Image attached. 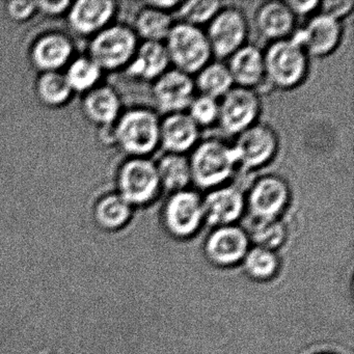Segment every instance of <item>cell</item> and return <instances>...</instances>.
<instances>
[{"label": "cell", "instance_id": "cell-7", "mask_svg": "<svg viewBox=\"0 0 354 354\" xmlns=\"http://www.w3.org/2000/svg\"><path fill=\"white\" fill-rule=\"evenodd\" d=\"M205 32L213 57L227 59L246 45L248 18L240 8L223 7L207 26Z\"/></svg>", "mask_w": 354, "mask_h": 354}, {"label": "cell", "instance_id": "cell-32", "mask_svg": "<svg viewBox=\"0 0 354 354\" xmlns=\"http://www.w3.org/2000/svg\"><path fill=\"white\" fill-rule=\"evenodd\" d=\"M186 113L198 128L209 127L218 122V100L204 95H196Z\"/></svg>", "mask_w": 354, "mask_h": 354}, {"label": "cell", "instance_id": "cell-18", "mask_svg": "<svg viewBox=\"0 0 354 354\" xmlns=\"http://www.w3.org/2000/svg\"><path fill=\"white\" fill-rule=\"evenodd\" d=\"M227 69L234 86L256 91L266 82L264 51L246 44L227 59Z\"/></svg>", "mask_w": 354, "mask_h": 354}, {"label": "cell", "instance_id": "cell-15", "mask_svg": "<svg viewBox=\"0 0 354 354\" xmlns=\"http://www.w3.org/2000/svg\"><path fill=\"white\" fill-rule=\"evenodd\" d=\"M200 130L186 111L165 115L160 119L159 146L165 153L186 155L200 142Z\"/></svg>", "mask_w": 354, "mask_h": 354}, {"label": "cell", "instance_id": "cell-12", "mask_svg": "<svg viewBox=\"0 0 354 354\" xmlns=\"http://www.w3.org/2000/svg\"><path fill=\"white\" fill-rule=\"evenodd\" d=\"M308 57L322 59L337 51L343 39L342 22L323 14L313 16L306 26L291 37Z\"/></svg>", "mask_w": 354, "mask_h": 354}, {"label": "cell", "instance_id": "cell-13", "mask_svg": "<svg viewBox=\"0 0 354 354\" xmlns=\"http://www.w3.org/2000/svg\"><path fill=\"white\" fill-rule=\"evenodd\" d=\"M196 93L194 77L174 68L153 82L155 104L165 115L187 111Z\"/></svg>", "mask_w": 354, "mask_h": 354}, {"label": "cell", "instance_id": "cell-11", "mask_svg": "<svg viewBox=\"0 0 354 354\" xmlns=\"http://www.w3.org/2000/svg\"><path fill=\"white\" fill-rule=\"evenodd\" d=\"M218 124L223 132L237 136L258 123L262 102L257 91L233 86L218 100Z\"/></svg>", "mask_w": 354, "mask_h": 354}, {"label": "cell", "instance_id": "cell-6", "mask_svg": "<svg viewBox=\"0 0 354 354\" xmlns=\"http://www.w3.org/2000/svg\"><path fill=\"white\" fill-rule=\"evenodd\" d=\"M138 45L133 28L122 24L107 26L97 32L91 43L90 59L102 70L126 68L133 59Z\"/></svg>", "mask_w": 354, "mask_h": 354}, {"label": "cell", "instance_id": "cell-25", "mask_svg": "<svg viewBox=\"0 0 354 354\" xmlns=\"http://www.w3.org/2000/svg\"><path fill=\"white\" fill-rule=\"evenodd\" d=\"M194 86L198 95L221 100L232 88L234 82L227 64L210 62L194 77Z\"/></svg>", "mask_w": 354, "mask_h": 354}, {"label": "cell", "instance_id": "cell-35", "mask_svg": "<svg viewBox=\"0 0 354 354\" xmlns=\"http://www.w3.org/2000/svg\"><path fill=\"white\" fill-rule=\"evenodd\" d=\"M319 3L316 0H310V1H300V0H289L286 1L288 7L291 10L296 18L304 17V16L310 15L315 10L318 9Z\"/></svg>", "mask_w": 354, "mask_h": 354}, {"label": "cell", "instance_id": "cell-14", "mask_svg": "<svg viewBox=\"0 0 354 354\" xmlns=\"http://www.w3.org/2000/svg\"><path fill=\"white\" fill-rule=\"evenodd\" d=\"M203 210L208 225L215 227L236 225L246 211L245 192L233 184L213 188L203 196Z\"/></svg>", "mask_w": 354, "mask_h": 354}, {"label": "cell", "instance_id": "cell-28", "mask_svg": "<svg viewBox=\"0 0 354 354\" xmlns=\"http://www.w3.org/2000/svg\"><path fill=\"white\" fill-rule=\"evenodd\" d=\"M39 98L47 105L57 106L64 104L72 94L65 74L57 71L44 72L37 82Z\"/></svg>", "mask_w": 354, "mask_h": 354}, {"label": "cell", "instance_id": "cell-16", "mask_svg": "<svg viewBox=\"0 0 354 354\" xmlns=\"http://www.w3.org/2000/svg\"><path fill=\"white\" fill-rule=\"evenodd\" d=\"M248 233L236 225L215 227L206 242V254L215 264L229 266L245 257Z\"/></svg>", "mask_w": 354, "mask_h": 354}, {"label": "cell", "instance_id": "cell-23", "mask_svg": "<svg viewBox=\"0 0 354 354\" xmlns=\"http://www.w3.org/2000/svg\"><path fill=\"white\" fill-rule=\"evenodd\" d=\"M156 165L161 188L169 194L188 189L192 184L187 155L165 153Z\"/></svg>", "mask_w": 354, "mask_h": 354}, {"label": "cell", "instance_id": "cell-10", "mask_svg": "<svg viewBox=\"0 0 354 354\" xmlns=\"http://www.w3.org/2000/svg\"><path fill=\"white\" fill-rule=\"evenodd\" d=\"M291 188L285 178L267 174L245 192L246 210L256 219L279 218L291 202Z\"/></svg>", "mask_w": 354, "mask_h": 354}, {"label": "cell", "instance_id": "cell-30", "mask_svg": "<svg viewBox=\"0 0 354 354\" xmlns=\"http://www.w3.org/2000/svg\"><path fill=\"white\" fill-rule=\"evenodd\" d=\"M223 8L221 1L214 0H192V1H182L178 8L177 14L181 22L203 28L206 24L208 26L211 20Z\"/></svg>", "mask_w": 354, "mask_h": 354}, {"label": "cell", "instance_id": "cell-27", "mask_svg": "<svg viewBox=\"0 0 354 354\" xmlns=\"http://www.w3.org/2000/svg\"><path fill=\"white\" fill-rule=\"evenodd\" d=\"M287 237V229L279 218H252L248 238L257 244L258 248L274 250L279 248Z\"/></svg>", "mask_w": 354, "mask_h": 354}, {"label": "cell", "instance_id": "cell-24", "mask_svg": "<svg viewBox=\"0 0 354 354\" xmlns=\"http://www.w3.org/2000/svg\"><path fill=\"white\" fill-rule=\"evenodd\" d=\"M173 26L171 13L146 5L134 19L133 30L142 42L165 43Z\"/></svg>", "mask_w": 354, "mask_h": 354}, {"label": "cell", "instance_id": "cell-29", "mask_svg": "<svg viewBox=\"0 0 354 354\" xmlns=\"http://www.w3.org/2000/svg\"><path fill=\"white\" fill-rule=\"evenodd\" d=\"M102 69L90 57H80L70 66L65 74L72 92H90L99 82Z\"/></svg>", "mask_w": 354, "mask_h": 354}, {"label": "cell", "instance_id": "cell-22", "mask_svg": "<svg viewBox=\"0 0 354 354\" xmlns=\"http://www.w3.org/2000/svg\"><path fill=\"white\" fill-rule=\"evenodd\" d=\"M72 44L63 35L50 34L35 44L32 59L35 65L44 72L57 71L69 61Z\"/></svg>", "mask_w": 354, "mask_h": 354}, {"label": "cell", "instance_id": "cell-26", "mask_svg": "<svg viewBox=\"0 0 354 354\" xmlns=\"http://www.w3.org/2000/svg\"><path fill=\"white\" fill-rule=\"evenodd\" d=\"M133 208L120 196L111 194L103 196L95 208V217L99 225L107 230H117L131 218Z\"/></svg>", "mask_w": 354, "mask_h": 354}, {"label": "cell", "instance_id": "cell-9", "mask_svg": "<svg viewBox=\"0 0 354 354\" xmlns=\"http://www.w3.org/2000/svg\"><path fill=\"white\" fill-rule=\"evenodd\" d=\"M161 218L171 235L190 237L205 223L202 194L190 188L169 194L161 209Z\"/></svg>", "mask_w": 354, "mask_h": 354}, {"label": "cell", "instance_id": "cell-8", "mask_svg": "<svg viewBox=\"0 0 354 354\" xmlns=\"http://www.w3.org/2000/svg\"><path fill=\"white\" fill-rule=\"evenodd\" d=\"M238 169L258 171L277 157L279 140L275 130L267 124L256 123L236 136L233 145Z\"/></svg>", "mask_w": 354, "mask_h": 354}, {"label": "cell", "instance_id": "cell-31", "mask_svg": "<svg viewBox=\"0 0 354 354\" xmlns=\"http://www.w3.org/2000/svg\"><path fill=\"white\" fill-rule=\"evenodd\" d=\"M245 270L254 279H268L272 277L279 267V261L272 250L256 248L248 250L244 257Z\"/></svg>", "mask_w": 354, "mask_h": 354}, {"label": "cell", "instance_id": "cell-17", "mask_svg": "<svg viewBox=\"0 0 354 354\" xmlns=\"http://www.w3.org/2000/svg\"><path fill=\"white\" fill-rule=\"evenodd\" d=\"M297 18L286 1L261 3L254 13V24L259 34L269 42L291 38L296 30Z\"/></svg>", "mask_w": 354, "mask_h": 354}, {"label": "cell", "instance_id": "cell-2", "mask_svg": "<svg viewBox=\"0 0 354 354\" xmlns=\"http://www.w3.org/2000/svg\"><path fill=\"white\" fill-rule=\"evenodd\" d=\"M160 118L156 111L138 107L120 115L113 125V140L130 157H148L159 146Z\"/></svg>", "mask_w": 354, "mask_h": 354}, {"label": "cell", "instance_id": "cell-3", "mask_svg": "<svg viewBox=\"0 0 354 354\" xmlns=\"http://www.w3.org/2000/svg\"><path fill=\"white\" fill-rule=\"evenodd\" d=\"M264 51L266 82L283 91L294 90L308 77L310 57L292 38L272 42Z\"/></svg>", "mask_w": 354, "mask_h": 354}, {"label": "cell", "instance_id": "cell-33", "mask_svg": "<svg viewBox=\"0 0 354 354\" xmlns=\"http://www.w3.org/2000/svg\"><path fill=\"white\" fill-rule=\"evenodd\" d=\"M353 1L349 0H327L320 1L318 9L320 10V14L342 22L344 18H347L353 11Z\"/></svg>", "mask_w": 354, "mask_h": 354}, {"label": "cell", "instance_id": "cell-34", "mask_svg": "<svg viewBox=\"0 0 354 354\" xmlns=\"http://www.w3.org/2000/svg\"><path fill=\"white\" fill-rule=\"evenodd\" d=\"M36 8V3L34 1H12L8 7V12L13 19L22 21L30 18Z\"/></svg>", "mask_w": 354, "mask_h": 354}, {"label": "cell", "instance_id": "cell-1", "mask_svg": "<svg viewBox=\"0 0 354 354\" xmlns=\"http://www.w3.org/2000/svg\"><path fill=\"white\" fill-rule=\"evenodd\" d=\"M188 159L192 183L205 192L229 184L238 169L233 146L216 138L198 142Z\"/></svg>", "mask_w": 354, "mask_h": 354}, {"label": "cell", "instance_id": "cell-5", "mask_svg": "<svg viewBox=\"0 0 354 354\" xmlns=\"http://www.w3.org/2000/svg\"><path fill=\"white\" fill-rule=\"evenodd\" d=\"M118 192L132 208L150 205L162 192L155 161L148 157H130L120 167Z\"/></svg>", "mask_w": 354, "mask_h": 354}, {"label": "cell", "instance_id": "cell-21", "mask_svg": "<svg viewBox=\"0 0 354 354\" xmlns=\"http://www.w3.org/2000/svg\"><path fill=\"white\" fill-rule=\"evenodd\" d=\"M84 109L88 119L95 123L103 127H113L121 115V100L113 88L101 86L88 92Z\"/></svg>", "mask_w": 354, "mask_h": 354}, {"label": "cell", "instance_id": "cell-20", "mask_svg": "<svg viewBox=\"0 0 354 354\" xmlns=\"http://www.w3.org/2000/svg\"><path fill=\"white\" fill-rule=\"evenodd\" d=\"M169 67L171 63L165 43L142 42L126 67V72L131 77L153 82Z\"/></svg>", "mask_w": 354, "mask_h": 354}, {"label": "cell", "instance_id": "cell-4", "mask_svg": "<svg viewBox=\"0 0 354 354\" xmlns=\"http://www.w3.org/2000/svg\"><path fill=\"white\" fill-rule=\"evenodd\" d=\"M165 46L171 68L192 77L213 59L204 30L184 22L174 24Z\"/></svg>", "mask_w": 354, "mask_h": 354}, {"label": "cell", "instance_id": "cell-37", "mask_svg": "<svg viewBox=\"0 0 354 354\" xmlns=\"http://www.w3.org/2000/svg\"><path fill=\"white\" fill-rule=\"evenodd\" d=\"M182 1H177V0H165V1H149L146 5L171 13V11H177Z\"/></svg>", "mask_w": 354, "mask_h": 354}, {"label": "cell", "instance_id": "cell-36", "mask_svg": "<svg viewBox=\"0 0 354 354\" xmlns=\"http://www.w3.org/2000/svg\"><path fill=\"white\" fill-rule=\"evenodd\" d=\"M37 8L48 14V15H59L68 9L71 3L68 0H62V1H48V0H43V1H37Z\"/></svg>", "mask_w": 354, "mask_h": 354}, {"label": "cell", "instance_id": "cell-19", "mask_svg": "<svg viewBox=\"0 0 354 354\" xmlns=\"http://www.w3.org/2000/svg\"><path fill=\"white\" fill-rule=\"evenodd\" d=\"M117 11L111 0H80L70 9V24L76 32L88 35L107 28Z\"/></svg>", "mask_w": 354, "mask_h": 354}]
</instances>
